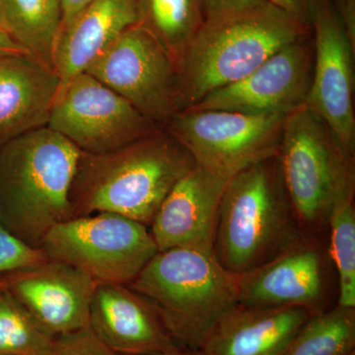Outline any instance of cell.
I'll return each mask as SVG.
<instances>
[{
    "instance_id": "1",
    "label": "cell",
    "mask_w": 355,
    "mask_h": 355,
    "mask_svg": "<svg viewBox=\"0 0 355 355\" xmlns=\"http://www.w3.org/2000/svg\"><path fill=\"white\" fill-rule=\"evenodd\" d=\"M196 166L164 128L109 153H81L70 188L71 218L112 212L150 226L168 193Z\"/></svg>"
},
{
    "instance_id": "2",
    "label": "cell",
    "mask_w": 355,
    "mask_h": 355,
    "mask_svg": "<svg viewBox=\"0 0 355 355\" xmlns=\"http://www.w3.org/2000/svg\"><path fill=\"white\" fill-rule=\"evenodd\" d=\"M81 151L46 127L0 148V223L32 247L71 218L69 193Z\"/></svg>"
},
{
    "instance_id": "3",
    "label": "cell",
    "mask_w": 355,
    "mask_h": 355,
    "mask_svg": "<svg viewBox=\"0 0 355 355\" xmlns=\"http://www.w3.org/2000/svg\"><path fill=\"white\" fill-rule=\"evenodd\" d=\"M302 239L277 157L231 178L222 195L214 254L236 277L298 246Z\"/></svg>"
},
{
    "instance_id": "4",
    "label": "cell",
    "mask_w": 355,
    "mask_h": 355,
    "mask_svg": "<svg viewBox=\"0 0 355 355\" xmlns=\"http://www.w3.org/2000/svg\"><path fill=\"white\" fill-rule=\"evenodd\" d=\"M309 31L272 2L205 21L178 62L181 111L241 80L282 49L309 36Z\"/></svg>"
},
{
    "instance_id": "5",
    "label": "cell",
    "mask_w": 355,
    "mask_h": 355,
    "mask_svg": "<svg viewBox=\"0 0 355 355\" xmlns=\"http://www.w3.org/2000/svg\"><path fill=\"white\" fill-rule=\"evenodd\" d=\"M128 286L153 308L181 349L195 352L239 304L237 277L214 254L196 250L158 252Z\"/></svg>"
},
{
    "instance_id": "6",
    "label": "cell",
    "mask_w": 355,
    "mask_h": 355,
    "mask_svg": "<svg viewBox=\"0 0 355 355\" xmlns=\"http://www.w3.org/2000/svg\"><path fill=\"white\" fill-rule=\"evenodd\" d=\"M277 161L299 222H328L338 191L355 184L354 156L306 104L284 118Z\"/></svg>"
},
{
    "instance_id": "7",
    "label": "cell",
    "mask_w": 355,
    "mask_h": 355,
    "mask_svg": "<svg viewBox=\"0 0 355 355\" xmlns=\"http://www.w3.org/2000/svg\"><path fill=\"white\" fill-rule=\"evenodd\" d=\"M51 260L76 266L95 282L128 286L158 253L146 225L112 212L73 217L41 245Z\"/></svg>"
},
{
    "instance_id": "8",
    "label": "cell",
    "mask_w": 355,
    "mask_h": 355,
    "mask_svg": "<svg viewBox=\"0 0 355 355\" xmlns=\"http://www.w3.org/2000/svg\"><path fill=\"white\" fill-rule=\"evenodd\" d=\"M284 118L183 110L163 128L188 150L198 167L230 180L250 166L277 157Z\"/></svg>"
},
{
    "instance_id": "9",
    "label": "cell",
    "mask_w": 355,
    "mask_h": 355,
    "mask_svg": "<svg viewBox=\"0 0 355 355\" xmlns=\"http://www.w3.org/2000/svg\"><path fill=\"white\" fill-rule=\"evenodd\" d=\"M86 72L159 127L181 111L177 62L142 25L125 30Z\"/></svg>"
},
{
    "instance_id": "10",
    "label": "cell",
    "mask_w": 355,
    "mask_h": 355,
    "mask_svg": "<svg viewBox=\"0 0 355 355\" xmlns=\"http://www.w3.org/2000/svg\"><path fill=\"white\" fill-rule=\"evenodd\" d=\"M48 127L89 154L109 153L161 128L87 72L58 93Z\"/></svg>"
},
{
    "instance_id": "11",
    "label": "cell",
    "mask_w": 355,
    "mask_h": 355,
    "mask_svg": "<svg viewBox=\"0 0 355 355\" xmlns=\"http://www.w3.org/2000/svg\"><path fill=\"white\" fill-rule=\"evenodd\" d=\"M311 29L314 60L306 106L354 156L355 48L329 0L318 1Z\"/></svg>"
},
{
    "instance_id": "12",
    "label": "cell",
    "mask_w": 355,
    "mask_h": 355,
    "mask_svg": "<svg viewBox=\"0 0 355 355\" xmlns=\"http://www.w3.org/2000/svg\"><path fill=\"white\" fill-rule=\"evenodd\" d=\"M308 37L282 49L241 80L184 110L287 116L305 104L309 91L314 48Z\"/></svg>"
},
{
    "instance_id": "13",
    "label": "cell",
    "mask_w": 355,
    "mask_h": 355,
    "mask_svg": "<svg viewBox=\"0 0 355 355\" xmlns=\"http://www.w3.org/2000/svg\"><path fill=\"white\" fill-rule=\"evenodd\" d=\"M97 284L76 266L51 259L0 277V286L10 292L55 336L89 327L91 301Z\"/></svg>"
},
{
    "instance_id": "14",
    "label": "cell",
    "mask_w": 355,
    "mask_h": 355,
    "mask_svg": "<svg viewBox=\"0 0 355 355\" xmlns=\"http://www.w3.org/2000/svg\"><path fill=\"white\" fill-rule=\"evenodd\" d=\"M228 181L196 166L175 184L150 224L158 252L191 249L214 254L217 217Z\"/></svg>"
},
{
    "instance_id": "15",
    "label": "cell",
    "mask_w": 355,
    "mask_h": 355,
    "mask_svg": "<svg viewBox=\"0 0 355 355\" xmlns=\"http://www.w3.org/2000/svg\"><path fill=\"white\" fill-rule=\"evenodd\" d=\"M239 304L256 308L299 307L320 312L324 294V261L304 241L266 265L237 277Z\"/></svg>"
},
{
    "instance_id": "16",
    "label": "cell",
    "mask_w": 355,
    "mask_h": 355,
    "mask_svg": "<svg viewBox=\"0 0 355 355\" xmlns=\"http://www.w3.org/2000/svg\"><path fill=\"white\" fill-rule=\"evenodd\" d=\"M89 327L121 355L181 349L156 313L128 286L98 282L93 294Z\"/></svg>"
},
{
    "instance_id": "17",
    "label": "cell",
    "mask_w": 355,
    "mask_h": 355,
    "mask_svg": "<svg viewBox=\"0 0 355 355\" xmlns=\"http://www.w3.org/2000/svg\"><path fill=\"white\" fill-rule=\"evenodd\" d=\"M60 88L55 69L29 53L0 58V148L48 125Z\"/></svg>"
},
{
    "instance_id": "18",
    "label": "cell",
    "mask_w": 355,
    "mask_h": 355,
    "mask_svg": "<svg viewBox=\"0 0 355 355\" xmlns=\"http://www.w3.org/2000/svg\"><path fill=\"white\" fill-rule=\"evenodd\" d=\"M139 23L137 0H93L58 36L53 65L60 77V92Z\"/></svg>"
},
{
    "instance_id": "19",
    "label": "cell",
    "mask_w": 355,
    "mask_h": 355,
    "mask_svg": "<svg viewBox=\"0 0 355 355\" xmlns=\"http://www.w3.org/2000/svg\"><path fill=\"white\" fill-rule=\"evenodd\" d=\"M312 313L304 308L238 304L210 331L200 355H284Z\"/></svg>"
},
{
    "instance_id": "20",
    "label": "cell",
    "mask_w": 355,
    "mask_h": 355,
    "mask_svg": "<svg viewBox=\"0 0 355 355\" xmlns=\"http://www.w3.org/2000/svg\"><path fill=\"white\" fill-rule=\"evenodd\" d=\"M6 31L29 55L53 67L62 28L60 0H0Z\"/></svg>"
},
{
    "instance_id": "21",
    "label": "cell",
    "mask_w": 355,
    "mask_h": 355,
    "mask_svg": "<svg viewBox=\"0 0 355 355\" xmlns=\"http://www.w3.org/2000/svg\"><path fill=\"white\" fill-rule=\"evenodd\" d=\"M139 24L169 51L177 64L205 23L202 0H137Z\"/></svg>"
},
{
    "instance_id": "22",
    "label": "cell",
    "mask_w": 355,
    "mask_h": 355,
    "mask_svg": "<svg viewBox=\"0 0 355 355\" xmlns=\"http://www.w3.org/2000/svg\"><path fill=\"white\" fill-rule=\"evenodd\" d=\"M354 349L355 308L338 305L311 315L284 355H349Z\"/></svg>"
},
{
    "instance_id": "23",
    "label": "cell",
    "mask_w": 355,
    "mask_h": 355,
    "mask_svg": "<svg viewBox=\"0 0 355 355\" xmlns=\"http://www.w3.org/2000/svg\"><path fill=\"white\" fill-rule=\"evenodd\" d=\"M354 186L338 191L331 203L328 222L331 229V254L338 275V305L355 308V207Z\"/></svg>"
},
{
    "instance_id": "24",
    "label": "cell",
    "mask_w": 355,
    "mask_h": 355,
    "mask_svg": "<svg viewBox=\"0 0 355 355\" xmlns=\"http://www.w3.org/2000/svg\"><path fill=\"white\" fill-rule=\"evenodd\" d=\"M55 338L0 286V355H51Z\"/></svg>"
},
{
    "instance_id": "25",
    "label": "cell",
    "mask_w": 355,
    "mask_h": 355,
    "mask_svg": "<svg viewBox=\"0 0 355 355\" xmlns=\"http://www.w3.org/2000/svg\"><path fill=\"white\" fill-rule=\"evenodd\" d=\"M50 260L41 248L30 246L0 223V277Z\"/></svg>"
},
{
    "instance_id": "26",
    "label": "cell",
    "mask_w": 355,
    "mask_h": 355,
    "mask_svg": "<svg viewBox=\"0 0 355 355\" xmlns=\"http://www.w3.org/2000/svg\"><path fill=\"white\" fill-rule=\"evenodd\" d=\"M51 355H121L102 342L90 327L58 336Z\"/></svg>"
},
{
    "instance_id": "27",
    "label": "cell",
    "mask_w": 355,
    "mask_h": 355,
    "mask_svg": "<svg viewBox=\"0 0 355 355\" xmlns=\"http://www.w3.org/2000/svg\"><path fill=\"white\" fill-rule=\"evenodd\" d=\"M205 21L219 19L253 10L270 0H202Z\"/></svg>"
},
{
    "instance_id": "28",
    "label": "cell",
    "mask_w": 355,
    "mask_h": 355,
    "mask_svg": "<svg viewBox=\"0 0 355 355\" xmlns=\"http://www.w3.org/2000/svg\"><path fill=\"white\" fill-rule=\"evenodd\" d=\"M318 1L319 0H270L273 6L279 7L309 29Z\"/></svg>"
},
{
    "instance_id": "29",
    "label": "cell",
    "mask_w": 355,
    "mask_h": 355,
    "mask_svg": "<svg viewBox=\"0 0 355 355\" xmlns=\"http://www.w3.org/2000/svg\"><path fill=\"white\" fill-rule=\"evenodd\" d=\"M62 7V31L72 22L77 15L86 8L93 0H60Z\"/></svg>"
},
{
    "instance_id": "30",
    "label": "cell",
    "mask_w": 355,
    "mask_h": 355,
    "mask_svg": "<svg viewBox=\"0 0 355 355\" xmlns=\"http://www.w3.org/2000/svg\"><path fill=\"white\" fill-rule=\"evenodd\" d=\"M23 53H28L27 51L20 46L8 33L0 29V58L23 55Z\"/></svg>"
},
{
    "instance_id": "31",
    "label": "cell",
    "mask_w": 355,
    "mask_h": 355,
    "mask_svg": "<svg viewBox=\"0 0 355 355\" xmlns=\"http://www.w3.org/2000/svg\"><path fill=\"white\" fill-rule=\"evenodd\" d=\"M139 355H200V354L198 352H195V350L179 349L171 350V352H156Z\"/></svg>"
},
{
    "instance_id": "32",
    "label": "cell",
    "mask_w": 355,
    "mask_h": 355,
    "mask_svg": "<svg viewBox=\"0 0 355 355\" xmlns=\"http://www.w3.org/2000/svg\"><path fill=\"white\" fill-rule=\"evenodd\" d=\"M0 29L6 31V27H4L3 18H2L1 11H0Z\"/></svg>"
},
{
    "instance_id": "33",
    "label": "cell",
    "mask_w": 355,
    "mask_h": 355,
    "mask_svg": "<svg viewBox=\"0 0 355 355\" xmlns=\"http://www.w3.org/2000/svg\"><path fill=\"white\" fill-rule=\"evenodd\" d=\"M349 355H355V352H352V354H350Z\"/></svg>"
}]
</instances>
